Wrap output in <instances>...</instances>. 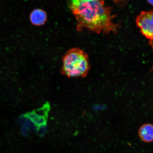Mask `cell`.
<instances>
[{"label": "cell", "instance_id": "6da1fadb", "mask_svg": "<svg viewBox=\"0 0 153 153\" xmlns=\"http://www.w3.org/2000/svg\"><path fill=\"white\" fill-rule=\"evenodd\" d=\"M71 9L78 26L95 33H116L119 25L113 22L111 8L105 5L104 0H71Z\"/></svg>", "mask_w": 153, "mask_h": 153}, {"label": "cell", "instance_id": "7a4b0ae2", "mask_svg": "<svg viewBox=\"0 0 153 153\" xmlns=\"http://www.w3.org/2000/svg\"><path fill=\"white\" fill-rule=\"evenodd\" d=\"M62 61V74L68 77H85L90 67L87 53L76 48L68 51Z\"/></svg>", "mask_w": 153, "mask_h": 153}, {"label": "cell", "instance_id": "3957f363", "mask_svg": "<svg viewBox=\"0 0 153 153\" xmlns=\"http://www.w3.org/2000/svg\"><path fill=\"white\" fill-rule=\"evenodd\" d=\"M136 22L143 35L149 39H153V10L142 11Z\"/></svg>", "mask_w": 153, "mask_h": 153}, {"label": "cell", "instance_id": "277c9868", "mask_svg": "<svg viewBox=\"0 0 153 153\" xmlns=\"http://www.w3.org/2000/svg\"><path fill=\"white\" fill-rule=\"evenodd\" d=\"M47 19V15L45 11L41 9H36L30 15V20L34 25L39 26L45 23Z\"/></svg>", "mask_w": 153, "mask_h": 153}, {"label": "cell", "instance_id": "5b68a950", "mask_svg": "<svg viewBox=\"0 0 153 153\" xmlns=\"http://www.w3.org/2000/svg\"><path fill=\"white\" fill-rule=\"evenodd\" d=\"M139 137L144 142L150 143L153 141V125L151 124H143L139 131Z\"/></svg>", "mask_w": 153, "mask_h": 153}, {"label": "cell", "instance_id": "8992f818", "mask_svg": "<svg viewBox=\"0 0 153 153\" xmlns=\"http://www.w3.org/2000/svg\"><path fill=\"white\" fill-rule=\"evenodd\" d=\"M47 124H43V125L38 127L37 132L41 136H43L47 133Z\"/></svg>", "mask_w": 153, "mask_h": 153}, {"label": "cell", "instance_id": "52a82bcc", "mask_svg": "<svg viewBox=\"0 0 153 153\" xmlns=\"http://www.w3.org/2000/svg\"><path fill=\"white\" fill-rule=\"evenodd\" d=\"M147 1L151 5L153 6V0H147Z\"/></svg>", "mask_w": 153, "mask_h": 153}, {"label": "cell", "instance_id": "ba28073f", "mask_svg": "<svg viewBox=\"0 0 153 153\" xmlns=\"http://www.w3.org/2000/svg\"><path fill=\"white\" fill-rule=\"evenodd\" d=\"M150 43L151 45L152 46L153 49V39L151 40V41L150 42Z\"/></svg>", "mask_w": 153, "mask_h": 153}]
</instances>
